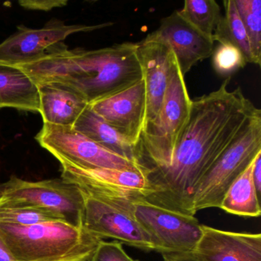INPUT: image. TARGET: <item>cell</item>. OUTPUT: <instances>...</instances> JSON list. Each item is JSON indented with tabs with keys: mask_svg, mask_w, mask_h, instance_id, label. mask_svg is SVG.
<instances>
[{
	"mask_svg": "<svg viewBox=\"0 0 261 261\" xmlns=\"http://www.w3.org/2000/svg\"><path fill=\"white\" fill-rule=\"evenodd\" d=\"M230 77L216 91L192 100L189 122L175 146L172 160L147 175L151 204L193 215V198L200 180L224 150L261 111L243 94L229 91Z\"/></svg>",
	"mask_w": 261,
	"mask_h": 261,
	"instance_id": "cell-1",
	"label": "cell"
},
{
	"mask_svg": "<svg viewBox=\"0 0 261 261\" xmlns=\"http://www.w3.org/2000/svg\"><path fill=\"white\" fill-rule=\"evenodd\" d=\"M138 43L123 42L96 50H69L62 44L54 53L20 68L37 85L56 82L79 91L89 105L143 80Z\"/></svg>",
	"mask_w": 261,
	"mask_h": 261,
	"instance_id": "cell-2",
	"label": "cell"
},
{
	"mask_svg": "<svg viewBox=\"0 0 261 261\" xmlns=\"http://www.w3.org/2000/svg\"><path fill=\"white\" fill-rule=\"evenodd\" d=\"M0 239L16 261H89L101 241L62 220L29 226L0 223Z\"/></svg>",
	"mask_w": 261,
	"mask_h": 261,
	"instance_id": "cell-3",
	"label": "cell"
},
{
	"mask_svg": "<svg viewBox=\"0 0 261 261\" xmlns=\"http://www.w3.org/2000/svg\"><path fill=\"white\" fill-rule=\"evenodd\" d=\"M192 100L174 56L169 83L156 117L145 125L136 145L137 162L143 169L165 167L190 117Z\"/></svg>",
	"mask_w": 261,
	"mask_h": 261,
	"instance_id": "cell-4",
	"label": "cell"
},
{
	"mask_svg": "<svg viewBox=\"0 0 261 261\" xmlns=\"http://www.w3.org/2000/svg\"><path fill=\"white\" fill-rule=\"evenodd\" d=\"M80 189L85 201L83 227L90 234L100 240L113 238L144 251H157L150 235L134 215V198L102 195Z\"/></svg>",
	"mask_w": 261,
	"mask_h": 261,
	"instance_id": "cell-5",
	"label": "cell"
},
{
	"mask_svg": "<svg viewBox=\"0 0 261 261\" xmlns=\"http://www.w3.org/2000/svg\"><path fill=\"white\" fill-rule=\"evenodd\" d=\"M261 152V116L217 159L195 189L193 210L220 207L232 183Z\"/></svg>",
	"mask_w": 261,
	"mask_h": 261,
	"instance_id": "cell-6",
	"label": "cell"
},
{
	"mask_svg": "<svg viewBox=\"0 0 261 261\" xmlns=\"http://www.w3.org/2000/svg\"><path fill=\"white\" fill-rule=\"evenodd\" d=\"M0 201L44 209L83 227V193L79 186L62 178L31 181L13 175L0 184Z\"/></svg>",
	"mask_w": 261,
	"mask_h": 261,
	"instance_id": "cell-7",
	"label": "cell"
},
{
	"mask_svg": "<svg viewBox=\"0 0 261 261\" xmlns=\"http://www.w3.org/2000/svg\"><path fill=\"white\" fill-rule=\"evenodd\" d=\"M36 140L60 163L83 168L148 172L134 161L97 144L72 126L43 123Z\"/></svg>",
	"mask_w": 261,
	"mask_h": 261,
	"instance_id": "cell-8",
	"label": "cell"
},
{
	"mask_svg": "<svg viewBox=\"0 0 261 261\" xmlns=\"http://www.w3.org/2000/svg\"><path fill=\"white\" fill-rule=\"evenodd\" d=\"M132 207L160 253H192L202 236L201 224L193 215L155 205L143 197L133 198Z\"/></svg>",
	"mask_w": 261,
	"mask_h": 261,
	"instance_id": "cell-9",
	"label": "cell"
},
{
	"mask_svg": "<svg viewBox=\"0 0 261 261\" xmlns=\"http://www.w3.org/2000/svg\"><path fill=\"white\" fill-rule=\"evenodd\" d=\"M113 24L66 25L53 19L38 30L21 25L14 34L0 43V63L17 67L33 63L54 53L71 35L101 30Z\"/></svg>",
	"mask_w": 261,
	"mask_h": 261,
	"instance_id": "cell-10",
	"label": "cell"
},
{
	"mask_svg": "<svg viewBox=\"0 0 261 261\" xmlns=\"http://www.w3.org/2000/svg\"><path fill=\"white\" fill-rule=\"evenodd\" d=\"M60 164L62 178L94 193L144 198L151 193L146 171L83 168L66 163Z\"/></svg>",
	"mask_w": 261,
	"mask_h": 261,
	"instance_id": "cell-11",
	"label": "cell"
},
{
	"mask_svg": "<svg viewBox=\"0 0 261 261\" xmlns=\"http://www.w3.org/2000/svg\"><path fill=\"white\" fill-rule=\"evenodd\" d=\"M143 41L160 42L167 46L173 53L183 76L197 62L212 56L215 43L198 33L177 11L163 18L159 28Z\"/></svg>",
	"mask_w": 261,
	"mask_h": 261,
	"instance_id": "cell-12",
	"label": "cell"
},
{
	"mask_svg": "<svg viewBox=\"0 0 261 261\" xmlns=\"http://www.w3.org/2000/svg\"><path fill=\"white\" fill-rule=\"evenodd\" d=\"M105 122L137 145L146 114V90L143 80L120 92L90 105Z\"/></svg>",
	"mask_w": 261,
	"mask_h": 261,
	"instance_id": "cell-13",
	"label": "cell"
},
{
	"mask_svg": "<svg viewBox=\"0 0 261 261\" xmlns=\"http://www.w3.org/2000/svg\"><path fill=\"white\" fill-rule=\"evenodd\" d=\"M192 254L200 261H261L260 233H238L201 224Z\"/></svg>",
	"mask_w": 261,
	"mask_h": 261,
	"instance_id": "cell-14",
	"label": "cell"
},
{
	"mask_svg": "<svg viewBox=\"0 0 261 261\" xmlns=\"http://www.w3.org/2000/svg\"><path fill=\"white\" fill-rule=\"evenodd\" d=\"M137 53L146 90L145 126L158 114L169 83L174 54L163 44L143 40L138 42Z\"/></svg>",
	"mask_w": 261,
	"mask_h": 261,
	"instance_id": "cell-15",
	"label": "cell"
},
{
	"mask_svg": "<svg viewBox=\"0 0 261 261\" xmlns=\"http://www.w3.org/2000/svg\"><path fill=\"white\" fill-rule=\"evenodd\" d=\"M37 86L43 123L73 126L90 105L79 91L65 84L43 82Z\"/></svg>",
	"mask_w": 261,
	"mask_h": 261,
	"instance_id": "cell-16",
	"label": "cell"
},
{
	"mask_svg": "<svg viewBox=\"0 0 261 261\" xmlns=\"http://www.w3.org/2000/svg\"><path fill=\"white\" fill-rule=\"evenodd\" d=\"M39 113L38 86L20 68L0 63V108Z\"/></svg>",
	"mask_w": 261,
	"mask_h": 261,
	"instance_id": "cell-17",
	"label": "cell"
},
{
	"mask_svg": "<svg viewBox=\"0 0 261 261\" xmlns=\"http://www.w3.org/2000/svg\"><path fill=\"white\" fill-rule=\"evenodd\" d=\"M72 127L105 149L137 163L135 145L97 115L90 105Z\"/></svg>",
	"mask_w": 261,
	"mask_h": 261,
	"instance_id": "cell-18",
	"label": "cell"
},
{
	"mask_svg": "<svg viewBox=\"0 0 261 261\" xmlns=\"http://www.w3.org/2000/svg\"><path fill=\"white\" fill-rule=\"evenodd\" d=\"M253 161L226 192L220 208L227 213L238 216H260L259 197L252 180Z\"/></svg>",
	"mask_w": 261,
	"mask_h": 261,
	"instance_id": "cell-19",
	"label": "cell"
},
{
	"mask_svg": "<svg viewBox=\"0 0 261 261\" xmlns=\"http://www.w3.org/2000/svg\"><path fill=\"white\" fill-rule=\"evenodd\" d=\"M177 12L198 33L215 42V36L223 18L216 1L186 0L183 8Z\"/></svg>",
	"mask_w": 261,
	"mask_h": 261,
	"instance_id": "cell-20",
	"label": "cell"
},
{
	"mask_svg": "<svg viewBox=\"0 0 261 261\" xmlns=\"http://www.w3.org/2000/svg\"><path fill=\"white\" fill-rule=\"evenodd\" d=\"M225 14L215 36V42L228 43L236 47L244 56L247 64H254L248 36L237 10L234 0L224 3Z\"/></svg>",
	"mask_w": 261,
	"mask_h": 261,
	"instance_id": "cell-21",
	"label": "cell"
},
{
	"mask_svg": "<svg viewBox=\"0 0 261 261\" xmlns=\"http://www.w3.org/2000/svg\"><path fill=\"white\" fill-rule=\"evenodd\" d=\"M248 36L255 65L261 62V0H234Z\"/></svg>",
	"mask_w": 261,
	"mask_h": 261,
	"instance_id": "cell-22",
	"label": "cell"
},
{
	"mask_svg": "<svg viewBox=\"0 0 261 261\" xmlns=\"http://www.w3.org/2000/svg\"><path fill=\"white\" fill-rule=\"evenodd\" d=\"M56 220L62 219L44 209L0 201V223L29 226Z\"/></svg>",
	"mask_w": 261,
	"mask_h": 261,
	"instance_id": "cell-23",
	"label": "cell"
},
{
	"mask_svg": "<svg viewBox=\"0 0 261 261\" xmlns=\"http://www.w3.org/2000/svg\"><path fill=\"white\" fill-rule=\"evenodd\" d=\"M212 56L214 69L221 77L228 79L247 65L242 53L230 44H220Z\"/></svg>",
	"mask_w": 261,
	"mask_h": 261,
	"instance_id": "cell-24",
	"label": "cell"
},
{
	"mask_svg": "<svg viewBox=\"0 0 261 261\" xmlns=\"http://www.w3.org/2000/svg\"><path fill=\"white\" fill-rule=\"evenodd\" d=\"M89 261H140L133 259L123 249V244L117 241H99Z\"/></svg>",
	"mask_w": 261,
	"mask_h": 261,
	"instance_id": "cell-25",
	"label": "cell"
},
{
	"mask_svg": "<svg viewBox=\"0 0 261 261\" xmlns=\"http://www.w3.org/2000/svg\"><path fill=\"white\" fill-rule=\"evenodd\" d=\"M19 4L27 10L50 11L57 7H65L68 2L65 0H24Z\"/></svg>",
	"mask_w": 261,
	"mask_h": 261,
	"instance_id": "cell-26",
	"label": "cell"
},
{
	"mask_svg": "<svg viewBox=\"0 0 261 261\" xmlns=\"http://www.w3.org/2000/svg\"><path fill=\"white\" fill-rule=\"evenodd\" d=\"M252 180H253L256 193L259 197L261 192V152L256 155L253 161V167H252Z\"/></svg>",
	"mask_w": 261,
	"mask_h": 261,
	"instance_id": "cell-27",
	"label": "cell"
},
{
	"mask_svg": "<svg viewBox=\"0 0 261 261\" xmlns=\"http://www.w3.org/2000/svg\"><path fill=\"white\" fill-rule=\"evenodd\" d=\"M163 261H200L192 253H161Z\"/></svg>",
	"mask_w": 261,
	"mask_h": 261,
	"instance_id": "cell-28",
	"label": "cell"
},
{
	"mask_svg": "<svg viewBox=\"0 0 261 261\" xmlns=\"http://www.w3.org/2000/svg\"><path fill=\"white\" fill-rule=\"evenodd\" d=\"M0 261H16L0 239Z\"/></svg>",
	"mask_w": 261,
	"mask_h": 261,
	"instance_id": "cell-29",
	"label": "cell"
}]
</instances>
